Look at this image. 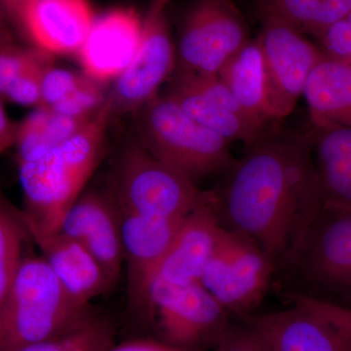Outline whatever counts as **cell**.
Returning a JSON list of instances; mask_svg holds the SVG:
<instances>
[{
	"instance_id": "6da1fadb",
	"label": "cell",
	"mask_w": 351,
	"mask_h": 351,
	"mask_svg": "<svg viewBox=\"0 0 351 351\" xmlns=\"http://www.w3.org/2000/svg\"><path fill=\"white\" fill-rule=\"evenodd\" d=\"M225 175L214 191L219 223L255 241L276 269L324 205L308 135L269 127Z\"/></svg>"
},
{
	"instance_id": "7a4b0ae2",
	"label": "cell",
	"mask_w": 351,
	"mask_h": 351,
	"mask_svg": "<svg viewBox=\"0 0 351 351\" xmlns=\"http://www.w3.org/2000/svg\"><path fill=\"white\" fill-rule=\"evenodd\" d=\"M112 119L106 100L89 121L63 144L36 160L19 163L24 225L57 232L62 219L86 188L101 162Z\"/></svg>"
},
{
	"instance_id": "3957f363",
	"label": "cell",
	"mask_w": 351,
	"mask_h": 351,
	"mask_svg": "<svg viewBox=\"0 0 351 351\" xmlns=\"http://www.w3.org/2000/svg\"><path fill=\"white\" fill-rule=\"evenodd\" d=\"M93 315L66 292L41 257L25 258L0 306V351H18Z\"/></svg>"
},
{
	"instance_id": "277c9868",
	"label": "cell",
	"mask_w": 351,
	"mask_h": 351,
	"mask_svg": "<svg viewBox=\"0 0 351 351\" xmlns=\"http://www.w3.org/2000/svg\"><path fill=\"white\" fill-rule=\"evenodd\" d=\"M135 117L138 142L196 184L226 174L237 161L228 141L201 125L166 94L156 95Z\"/></svg>"
},
{
	"instance_id": "5b68a950",
	"label": "cell",
	"mask_w": 351,
	"mask_h": 351,
	"mask_svg": "<svg viewBox=\"0 0 351 351\" xmlns=\"http://www.w3.org/2000/svg\"><path fill=\"white\" fill-rule=\"evenodd\" d=\"M274 285L280 294L313 299L351 295V209L323 207L277 265Z\"/></svg>"
},
{
	"instance_id": "8992f818",
	"label": "cell",
	"mask_w": 351,
	"mask_h": 351,
	"mask_svg": "<svg viewBox=\"0 0 351 351\" xmlns=\"http://www.w3.org/2000/svg\"><path fill=\"white\" fill-rule=\"evenodd\" d=\"M113 195L122 211L182 221L209 198L195 182L159 160L140 143L126 145L117 165Z\"/></svg>"
},
{
	"instance_id": "52a82bcc",
	"label": "cell",
	"mask_w": 351,
	"mask_h": 351,
	"mask_svg": "<svg viewBox=\"0 0 351 351\" xmlns=\"http://www.w3.org/2000/svg\"><path fill=\"white\" fill-rule=\"evenodd\" d=\"M276 267L255 241L219 226L200 283L230 316L255 313L274 286Z\"/></svg>"
},
{
	"instance_id": "ba28073f",
	"label": "cell",
	"mask_w": 351,
	"mask_h": 351,
	"mask_svg": "<svg viewBox=\"0 0 351 351\" xmlns=\"http://www.w3.org/2000/svg\"><path fill=\"white\" fill-rule=\"evenodd\" d=\"M147 317L157 339L184 350L214 348L230 322V314L201 283L173 285L154 282Z\"/></svg>"
},
{
	"instance_id": "9c48e42d",
	"label": "cell",
	"mask_w": 351,
	"mask_h": 351,
	"mask_svg": "<svg viewBox=\"0 0 351 351\" xmlns=\"http://www.w3.org/2000/svg\"><path fill=\"white\" fill-rule=\"evenodd\" d=\"M250 40L246 20L232 0H195L182 18L178 71L219 75Z\"/></svg>"
},
{
	"instance_id": "30bf717a",
	"label": "cell",
	"mask_w": 351,
	"mask_h": 351,
	"mask_svg": "<svg viewBox=\"0 0 351 351\" xmlns=\"http://www.w3.org/2000/svg\"><path fill=\"white\" fill-rule=\"evenodd\" d=\"M258 41L267 71L272 119L281 120L295 110L307 80L324 58L319 46L274 14L261 11Z\"/></svg>"
},
{
	"instance_id": "8fae6325",
	"label": "cell",
	"mask_w": 351,
	"mask_h": 351,
	"mask_svg": "<svg viewBox=\"0 0 351 351\" xmlns=\"http://www.w3.org/2000/svg\"><path fill=\"white\" fill-rule=\"evenodd\" d=\"M171 1L149 2L135 57L108 94L112 117L137 112L174 71L177 55L167 16Z\"/></svg>"
},
{
	"instance_id": "7c38bea8",
	"label": "cell",
	"mask_w": 351,
	"mask_h": 351,
	"mask_svg": "<svg viewBox=\"0 0 351 351\" xmlns=\"http://www.w3.org/2000/svg\"><path fill=\"white\" fill-rule=\"evenodd\" d=\"M120 219L129 304L147 316L149 290L157 269L184 219L147 218L121 209Z\"/></svg>"
},
{
	"instance_id": "4fadbf2b",
	"label": "cell",
	"mask_w": 351,
	"mask_h": 351,
	"mask_svg": "<svg viewBox=\"0 0 351 351\" xmlns=\"http://www.w3.org/2000/svg\"><path fill=\"white\" fill-rule=\"evenodd\" d=\"M58 230L80 242L117 282L123 267V251L120 209L113 193L83 191Z\"/></svg>"
},
{
	"instance_id": "5bb4252c",
	"label": "cell",
	"mask_w": 351,
	"mask_h": 351,
	"mask_svg": "<svg viewBox=\"0 0 351 351\" xmlns=\"http://www.w3.org/2000/svg\"><path fill=\"white\" fill-rule=\"evenodd\" d=\"M143 18L133 8H117L95 18L76 53L83 75L106 84L117 80L137 52Z\"/></svg>"
},
{
	"instance_id": "9a60e30c",
	"label": "cell",
	"mask_w": 351,
	"mask_h": 351,
	"mask_svg": "<svg viewBox=\"0 0 351 351\" xmlns=\"http://www.w3.org/2000/svg\"><path fill=\"white\" fill-rule=\"evenodd\" d=\"M237 319L257 332L271 351H351L350 332L297 304Z\"/></svg>"
},
{
	"instance_id": "2e32d148",
	"label": "cell",
	"mask_w": 351,
	"mask_h": 351,
	"mask_svg": "<svg viewBox=\"0 0 351 351\" xmlns=\"http://www.w3.org/2000/svg\"><path fill=\"white\" fill-rule=\"evenodd\" d=\"M219 226L212 191L209 198L182 221L152 284L200 283L213 254Z\"/></svg>"
},
{
	"instance_id": "e0dca14e",
	"label": "cell",
	"mask_w": 351,
	"mask_h": 351,
	"mask_svg": "<svg viewBox=\"0 0 351 351\" xmlns=\"http://www.w3.org/2000/svg\"><path fill=\"white\" fill-rule=\"evenodd\" d=\"M95 18L88 0H34L18 32L48 56L76 55Z\"/></svg>"
},
{
	"instance_id": "ac0fdd59",
	"label": "cell",
	"mask_w": 351,
	"mask_h": 351,
	"mask_svg": "<svg viewBox=\"0 0 351 351\" xmlns=\"http://www.w3.org/2000/svg\"><path fill=\"white\" fill-rule=\"evenodd\" d=\"M25 230L38 245L41 258L76 301L90 304L114 285L101 263L80 242L59 230L44 232L27 226Z\"/></svg>"
},
{
	"instance_id": "d6986e66",
	"label": "cell",
	"mask_w": 351,
	"mask_h": 351,
	"mask_svg": "<svg viewBox=\"0 0 351 351\" xmlns=\"http://www.w3.org/2000/svg\"><path fill=\"white\" fill-rule=\"evenodd\" d=\"M309 133L323 207L351 209V128L324 127Z\"/></svg>"
},
{
	"instance_id": "ffe728a7",
	"label": "cell",
	"mask_w": 351,
	"mask_h": 351,
	"mask_svg": "<svg viewBox=\"0 0 351 351\" xmlns=\"http://www.w3.org/2000/svg\"><path fill=\"white\" fill-rule=\"evenodd\" d=\"M316 128H351V66L324 57L307 80L304 95Z\"/></svg>"
},
{
	"instance_id": "44dd1931",
	"label": "cell",
	"mask_w": 351,
	"mask_h": 351,
	"mask_svg": "<svg viewBox=\"0 0 351 351\" xmlns=\"http://www.w3.org/2000/svg\"><path fill=\"white\" fill-rule=\"evenodd\" d=\"M166 95L189 117L218 134L230 144L242 142L247 147L269 128V124L221 107L189 86L177 75L173 76Z\"/></svg>"
},
{
	"instance_id": "7402d4cb",
	"label": "cell",
	"mask_w": 351,
	"mask_h": 351,
	"mask_svg": "<svg viewBox=\"0 0 351 351\" xmlns=\"http://www.w3.org/2000/svg\"><path fill=\"white\" fill-rule=\"evenodd\" d=\"M245 112L263 123L274 121L270 110L265 60L258 39H251L219 73Z\"/></svg>"
},
{
	"instance_id": "603a6c76",
	"label": "cell",
	"mask_w": 351,
	"mask_h": 351,
	"mask_svg": "<svg viewBox=\"0 0 351 351\" xmlns=\"http://www.w3.org/2000/svg\"><path fill=\"white\" fill-rule=\"evenodd\" d=\"M73 117L38 107L18 123L15 145L21 162L36 160L63 144L93 117Z\"/></svg>"
},
{
	"instance_id": "cb8c5ba5",
	"label": "cell",
	"mask_w": 351,
	"mask_h": 351,
	"mask_svg": "<svg viewBox=\"0 0 351 351\" xmlns=\"http://www.w3.org/2000/svg\"><path fill=\"white\" fill-rule=\"evenodd\" d=\"M261 11L274 14L302 34L316 38L350 15L351 0H261Z\"/></svg>"
},
{
	"instance_id": "d4e9b609",
	"label": "cell",
	"mask_w": 351,
	"mask_h": 351,
	"mask_svg": "<svg viewBox=\"0 0 351 351\" xmlns=\"http://www.w3.org/2000/svg\"><path fill=\"white\" fill-rule=\"evenodd\" d=\"M27 230L22 214L15 210L0 189V306L5 299L21 263Z\"/></svg>"
},
{
	"instance_id": "484cf974",
	"label": "cell",
	"mask_w": 351,
	"mask_h": 351,
	"mask_svg": "<svg viewBox=\"0 0 351 351\" xmlns=\"http://www.w3.org/2000/svg\"><path fill=\"white\" fill-rule=\"evenodd\" d=\"M113 345L108 323L92 315L68 331L18 351H107Z\"/></svg>"
},
{
	"instance_id": "4316f807",
	"label": "cell",
	"mask_w": 351,
	"mask_h": 351,
	"mask_svg": "<svg viewBox=\"0 0 351 351\" xmlns=\"http://www.w3.org/2000/svg\"><path fill=\"white\" fill-rule=\"evenodd\" d=\"M49 64L50 56L40 52L31 64L9 85L3 95L4 98L18 105L39 107L43 76Z\"/></svg>"
},
{
	"instance_id": "83f0119b",
	"label": "cell",
	"mask_w": 351,
	"mask_h": 351,
	"mask_svg": "<svg viewBox=\"0 0 351 351\" xmlns=\"http://www.w3.org/2000/svg\"><path fill=\"white\" fill-rule=\"evenodd\" d=\"M84 75H76L68 69H46L41 88V101L39 107L51 108L63 100L82 84Z\"/></svg>"
},
{
	"instance_id": "f1b7e54d",
	"label": "cell",
	"mask_w": 351,
	"mask_h": 351,
	"mask_svg": "<svg viewBox=\"0 0 351 351\" xmlns=\"http://www.w3.org/2000/svg\"><path fill=\"white\" fill-rule=\"evenodd\" d=\"M323 55L330 60L350 64L351 61V23L346 19L330 25L315 38Z\"/></svg>"
},
{
	"instance_id": "f546056e",
	"label": "cell",
	"mask_w": 351,
	"mask_h": 351,
	"mask_svg": "<svg viewBox=\"0 0 351 351\" xmlns=\"http://www.w3.org/2000/svg\"><path fill=\"white\" fill-rule=\"evenodd\" d=\"M40 54V51L20 47L16 43L0 46V96Z\"/></svg>"
},
{
	"instance_id": "4dcf8cb0",
	"label": "cell",
	"mask_w": 351,
	"mask_h": 351,
	"mask_svg": "<svg viewBox=\"0 0 351 351\" xmlns=\"http://www.w3.org/2000/svg\"><path fill=\"white\" fill-rule=\"evenodd\" d=\"M283 299L291 304L304 307L332 325L351 334V309L335 302L313 299L304 295L284 294Z\"/></svg>"
},
{
	"instance_id": "1f68e13d",
	"label": "cell",
	"mask_w": 351,
	"mask_h": 351,
	"mask_svg": "<svg viewBox=\"0 0 351 351\" xmlns=\"http://www.w3.org/2000/svg\"><path fill=\"white\" fill-rule=\"evenodd\" d=\"M237 320V323L230 321L215 345L214 351H271L257 332Z\"/></svg>"
},
{
	"instance_id": "d6a6232c",
	"label": "cell",
	"mask_w": 351,
	"mask_h": 351,
	"mask_svg": "<svg viewBox=\"0 0 351 351\" xmlns=\"http://www.w3.org/2000/svg\"><path fill=\"white\" fill-rule=\"evenodd\" d=\"M107 351H198L176 348L159 341L158 339H140L113 345Z\"/></svg>"
},
{
	"instance_id": "836d02e7",
	"label": "cell",
	"mask_w": 351,
	"mask_h": 351,
	"mask_svg": "<svg viewBox=\"0 0 351 351\" xmlns=\"http://www.w3.org/2000/svg\"><path fill=\"white\" fill-rule=\"evenodd\" d=\"M18 123H14L6 114L0 101V154L15 145Z\"/></svg>"
},
{
	"instance_id": "e575fe53",
	"label": "cell",
	"mask_w": 351,
	"mask_h": 351,
	"mask_svg": "<svg viewBox=\"0 0 351 351\" xmlns=\"http://www.w3.org/2000/svg\"><path fill=\"white\" fill-rule=\"evenodd\" d=\"M34 1V0H1L2 5L12 25L14 31L15 29L18 31L25 11Z\"/></svg>"
},
{
	"instance_id": "d590c367",
	"label": "cell",
	"mask_w": 351,
	"mask_h": 351,
	"mask_svg": "<svg viewBox=\"0 0 351 351\" xmlns=\"http://www.w3.org/2000/svg\"><path fill=\"white\" fill-rule=\"evenodd\" d=\"M14 29L0 0V46L15 43Z\"/></svg>"
},
{
	"instance_id": "8d00e7d4",
	"label": "cell",
	"mask_w": 351,
	"mask_h": 351,
	"mask_svg": "<svg viewBox=\"0 0 351 351\" xmlns=\"http://www.w3.org/2000/svg\"><path fill=\"white\" fill-rule=\"evenodd\" d=\"M346 18H348V20L351 23V12L350 13V15H348Z\"/></svg>"
},
{
	"instance_id": "74e56055",
	"label": "cell",
	"mask_w": 351,
	"mask_h": 351,
	"mask_svg": "<svg viewBox=\"0 0 351 351\" xmlns=\"http://www.w3.org/2000/svg\"><path fill=\"white\" fill-rule=\"evenodd\" d=\"M350 64V66H351V61L350 62V64Z\"/></svg>"
}]
</instances>
